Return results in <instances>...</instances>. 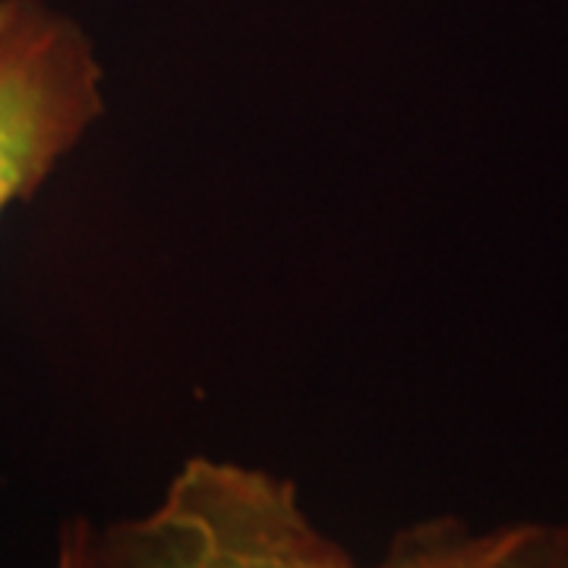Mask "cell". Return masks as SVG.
Returning a JSON list of instances; mask_svg holds the SVG:
<instances>
[{"label":"cell","instance_id":"cell-4","mask_svg":"<svg viewBox=\"0 0 568 568\" xmlns=\"http://www.w3.org/2000/svg\"><path fill=\"white\" fill-rule=\"evenodd\" d=\"M89 521H70L61 534L58 547V568H85V537H89Z\"/></svg>","mask_w":568,"mask_h":568},{"label":"cell","instance_id":"cell-2","mask_svg":"<svg viewBox=\"0 0 568 568\" xmlns=\"http://www.w3.org/2000/svg\"><path fill=\"white\" fill-rule=\"evenodd\" d=\"M102 63L48 0H0V219L102 118Z\"/></svg>","mask_w":568,"mask_h":568},{"label":"cell","instance_id":"cell-1","mask_svg":"<svg viewBox=\"0 0 568 568\" xmlns=\"http://www.w3.org/2000/svg\"><path fill=\"white\" fill-rule=\"evenodd\" d=\"M85 568H361L301 508L291 480L190 458L140 518L89 528Z\"/></svg>","mask_w":568,"mask_h":568},{"label":"cell","instance_id":"cell-3","mask_svg":"<svg viewBox=\"0 0 568 568\" xmlns=\"http://www.w3.org/2000/svg\"><path fill=\"white\" fill-rule=\"evenodd\" d=\"M376 568H568V525L474 530L452 515L426 518L402 530Z\"/></svg>","mask_w":568,"mask_h":568}]
</instances>
